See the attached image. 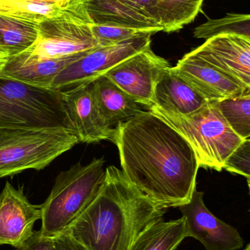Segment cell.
Returning a JSON list of instances; mask_svg holds the SVG:
<instances>
[{"label":"cell","mask_w":250,"mask_h":250,"mask_svg":"<svg viewBox=\"0 0 250 250\" xmlns=\"http://www.w3.org/2000/svg\"><path fill=\"white\" fill-rule=\"evenodd\" d=\"M122 172L150 200L167 209L190 201L199 162L190 144L151 111H142L114 128Z\"/></svg>","instance_id":"1"},{"label":"cell","mask_w":250,"mask_h":250,"mask_svg":"<svg viewBox=\"0 0 250 250\" xmlns=\"http://www.w3.org/2000/svg\"><path fill=\"white\" fill-rule=\"evenodd\" d=\"M166 211L132 185L121 170L109 166L98 193L65 232L88 250H129Z\"/></svg>","instance_id":"2"},{"label":"cell","mask_w":250,"mask_h":250,"mask_svg":"<svg viewBox=\"0 0 250 250\" xmlns=\"http://www.w3.org/2000/svg\"><path fill=\"white\" fill-rule=\"evenodd\" d=\"M104 159L80 162L59 173L52 189L41 204V234L53 238L66 231L85 211L105 179Z\"/></svg>","instance_id":"3"},{"label":"cell","mask_w":250,"mask_h":250,"mask_svg":"<svg viewBox=\"0 0 250 250\" xmlns=\"http://www.w3.org/2000/svg\"><path fill=\"white\" fill-rule=\"evenodd\" d=\"M77 144L66 128H0V178L42 170Z\"/></svg>","instance_id":"4"},{"label":"cell","mask_w":250,"mask_h":250,"mask_svg":"<svg viewBox=\"0 0 250 250\" xmlns=\"http://www.w3.org/2000/svg\"><path fill=\"white\" fill-rule=\"evenodd\" d=\"M147 109L187 141L196 154L200 167L221 171L228 156L243 141L227 125L213 103L186 116L166 112L154 105Z\"/></svg>","instance_id":"5"},{"label":"cell","mask_w":250,"mask_h":250,"mask_svg":"<svg viewBox=\"0 0 250 250\" xmlns=\"http://www.w3.org/2000/svg\"><path fill=\"white\" fill-rule=\"evenodd\" d=\"M63 127L71 131L60 91L0 75V128Z\"/></svg>","instance_id":"6"},{"label":"cell","mask_w":250,"mask_h":250,"mask_svg":"<svg viewBox=\"0 0 250 250\" xmlns=\"http://www.w3.org/2000/svg\"><path fill=\"white\" fill-rule=\"evenodd\" d=\"M83 19H48L38 23L35 43L23 51L36 60L63 58L102 46Z\"/></svg>","instance_id":"7"},{"label":"cell","mask_w":250,"mask_h":250,"mask_svg":"<svg viewBox=\"0 0 250 250\" xmlns=\"http://www.w3.org/2000/svg\"><path fill=\"white\" fill-rule=\"evenodd\" d=\"M151 34L83 53L54 79L51 89L63 91L89 83L126 59L151 46Z\"/></svg>","instance_id":"8"},{"label":"cell","mask_w":250,"mask_h":250,"mask_svg":"<svg viewBox=\"0 0 250 250\" xmlns=\"http://www.w3.org/2000/svg\"><path fill=\"white\" fill-rule=\"evenodd\" d=\"M170 63L154 54L151 46L123 60L104 76L143 106L152 104L153 92L157 81Z\"/></svg>","instance_id":"9"},{"label":"cell","mask_w":250,"mask_h":250,"mask_svg":"<svg viewBox=\"0 0 250 250\" xmlns=\"http://www.w3.org/2000/svg\"><path fill=\"white\" fill-rule=\"evenodd\" d=\"M204 192L196 189L190 201L179 207L185 219L188 237L199 241L206 250H238L245 241L233 226L217 218L205 207Z\"/></svg>","instance_id":"10"},{"label":"cell","mask_w":250,"mask_h":250,"mask_svg":"<svg viewBox=\"0 0 250 250\" xmlns=\"http://www.w3.org/2000/svg\"><path fill=\"white\" fill-rule=\"evenodd\" d=\"M60 93L66 115L79 143L113 141L114 128L110 127L100 114L92 82L60 91Z\"/></svg>","instance_id":"11"},{"label":"cell","mask_w":250,"mask_h":250,"mask_svg":"<svg viewBox=\"0 0 250 250\" xmlns=\"http://www.w3.org/2000/svg\"><path fill=\"white\" fill-rule=\"evenodd\" d=\"M41 205L29 202L23 187L7 182L0 193V245L22 248L32 236L34 225L41 220Z\"/></svg>","instance_id":"12"},{"label":"cell","mask_w":250,"mask_h":250,"mask_svg":"<svg viewBox=\"0 0 250 250\" xmlns=\"http://www.w3.org/2000/svg\"><path fill=\"white\" fill-rule=\"evenodd\" d=\"M172 70L208 103L239 96L250 87L193 54H186Z\"/></svg>","instance_id":"13"},{"label":"cell","mask_w":250,"mask_h":250,"mask_svg":"<svg viewBox=\"0 0 250 250\" xmlns=\"http://www.w3.org/2000/svg\"><path fill=\"white\" fill-rule=\"evenodd\" d=\"M190 53L250 87V38L218 35Z\"/></svg>","instance_id":"14"},{"label":"cell","mask_w":250,"mask_h":250,"mask_svg":"<svg viewBox=\"0 0 250 250\" xmlns=\"http://www.w3.org/2000/svg\"><path fill=\"white\" fill-rule=\"evenodd\" d=\"M208 101L172 70L166 69L156 83L152 104L166 112L186 116L199 111Z\"/></svg>","instance_id":"15"},{"label":"cell","mask_w":250,"mask_h":250,"mask_svg":"<svg viewBox=\"0 0 250 250\" xmlns=\"http://www.w3.org/2000/svg\"><path fill=\"white\" fill-rule=\"evenodd\" d=\"M82 54L63 58L36 60L22 52L9 57L0 68V75L35 87L51 89L57 75Z\"/></svg>","instance_id":"16"},{"label":"cell","mask_w":250,"mask_h":250,"mask_svg":"<svg viewBox=\"0 0 250 250\" xmlns=\"http://www.w3.org/2000/svg\"><path fill=\"white\" fill-rule=\"evenodd\" d=\"M92 90L98 111L110 127L130 120L141 111V105L104 75L92 81Z\"/></svg>","instance_id":"17"},{"label":"cell","mask_w":250,"mask_h":250,"mask_svg":"<svg viewBox=\"0 0 250 250\" xmlns=\"http://www.w3.org/2000/svg\"><path fill=\"white\" fill-rule=\"evenodd\" d=\"M81 2L92 23L155 32L163 31L161 25L151 21L119 0H83Z\"/></svg>","instance_id":"18"},{"label":"cell","mask_w":250,"mask_h":250,"mask_svg":"<svg viewBox=\"0 0 250 250\" xmlns=\"http://www.w3.org/2000/svg\"><path fill=\"white\" fill-rule=\"evenodd\" d=\"M0 11L4 16L37 23L57 19H83L91 21L83 4L80 2L63 7L44 1L0 0Z\"/></svg>","instance_id":"19"},{"label":"cell","mask_w":250,"mask_h":250,"mask_svg":"<svg viewBox=\"0 0 250 250\" xmlns=\"http://www.w3.org/2000/svg\"><path fill=\"white\" fill-rule=\"evenodd\" d=\"M185 219L156 222L144 230L129 250H176L187 238Z\"/></svg>","instance_id":"20"},{"label":"cell","mask_w":250,"mask_h":250,"mask_svg":"<svg viewBox=\"0 0 250 250\" xmlns=\"http://www.w3.org/2000/svg\"><path fill=\"white\" fill-rule=\"evenodd\" d=\"M38 34V23L0 15V51L10 57L30 48Z\"/></svg>","instance_id":"21"},{"label":"cell","mask_w":250,"mask_h":250,"mask_svg":"<svg viewBox=\"0 0 250 250\" xmlns=\"http://www.w3.org/2000/svg\"><path fill=\"white\" fill-rule=\"evenodd\" d=\"M204 0H157L159 22L163 31L176 32L193 21Z\"/></svg>","instance_id":"22"},{"label":"cell","mask_w":250,"mask_h":250,"mask_svg":"<svg viewBox=\"0 0 250 250\" xmlns=\"http://www.w3.org/2000/svg\"><path fill=\"white\" fill-rule=\"evenodd\" d=\"M227 125L242 139L250 137V89L242 95L213 102Z\"/></svg>","instance_id":"23"},{"label":"cell","mask_w":250,"mask_h":250,"mask_svg":"<svg viewBox=\"0 0 250 250\" xmlns=\"http://www.w3.org/2000/svg\"><path fill=\"white\" fill-rule=\"evenodd\" d=\"M223 35H236L250 38V15L227 13L221 19H208L194 31L195 38L205 40Z\"/></svg>","instance_id":"24"},{"label":"cell","mask_w":250,"mask_h":250,"mask_svg":"<svg viewBox=\"0 0 250 250\" xmlns=\"http://www.w3.org/2000/svg\"><path fill=\"white\" fill-rule=\"evenodd\" d=\"M91 30L102 46L114 45L122 41L132 39L136 37L147 34H154V31L142 30L133 28L119 27V26H107V25L91 23Z\"/></svg>","instance_id":"25"},{"label":"cell","mask_w":250,"mask_h":250,"mask_svg":"<svg viewBox=\"0 0 250 250\" xmlns=\"http://www.w3.org/2000/svg\"><path fill=\"white\" fill-rule=\"evenodd\" d=\"M223 169L230 173L245 176L250 186V140H243L237 148L228 156L225 162Z\"/></svg>","instance_id":"26"},{"label":"cell","mask_w":250,"mask_h":250,"mask_svg":"<svg viewBox=\"0 0 250 250\" xmlns=\"http://www.w3.org/2000/svg\"><path fill=\"white\" fill-rule=\"evenodd\" d=\"M124 5L142 15L154 23L160 24L157 0H119Z\"/></svg>","instance_id":"27"},{"label":"cell","mask_w":250,"mask_h":250,"mask_svg":"<svg viewBox=\"0 0 250 250\" xmlns=\"http://www.w3.org/2000/svg\"><path fill=\"white\" fill-rule=\"evenodd\" d=\"M16 250H55L53 244V239L41 234L40 230L34 231L32 236L26 241V243Z\"/></svg>","instance_id":"28"},{"label":"cell","mask_w":250,"mask_h":250,"mask_svg":"<svg viewBox=\"0 0 250 250\" xmlns=\"http://www.w3.org/2000/svg\"><path fill=\"white\" fill-rule=\"evenodd\" d=\"M52 239L55 250H88L66 232L57 235Z\"/></svg>","instance_id":"29"},{"label":"cell","mask_w":250,"mask_h":250,"mask_svg":"<svg viewBox=\"0 0 250 250\" xmlns=\"http://www.w3.org/2000/svg\"><path fill=\"white\" fill-rule=\"evenodd\" d=\"M28 1H44V2L54 3L60 7H66L71 4L79 3V0H28Z\"/></svg>","instance_id":"30"},{"label":"cell","mask_w":250,"mask_h":250,"mask_svg":"<svg viewBox=\"0 0 250 250\" xmlns=\"http://www.w3.org/2000/svg\"><path fill=\"white\" fill-rule=\"evenodd\" d=\"M9 57H10V54L3 52V51H0V68L5 64Z\"/></svg>","instance_id":"31"},{"label":"cell","mask_w":250,"mask_h":250,"mask_svg":"<svg viewBox=\"0 0 250 250\" xmlns=\"http://www.w3.org/2000/svg\"><path fill=\"white\" fill-rule=\"evenodd\" d=\"M250 250V244H248V245H247L246 247H245V250Z\"/></svg>","instance_id":"32"},{"label":"cell","mask_w":250,"mask_h":250,"mask_svg":"<svg viewBox=\"0 0 250 250\" xmlns=\"http://www.w3.org/2000/svg\"><path fill=\"white\" fill-rule=\"evenodd\" d=\"M82 1H83V0H79V2H81Z\"/></svg>","instance_id":"33"},{"label":"cell","mask_w":250,"mask_h":250,"mask_svg":"<svg viewBox=\"0 0 250 250\" xmlns=\"http://www.w3.org/2000/svg\"><path fill=\"white\" fill-rule=\"evenodd\" d=\"M0 15H2V13H1V11H0Z\"/></svg>","instance_id":"34"}]
</instances>
